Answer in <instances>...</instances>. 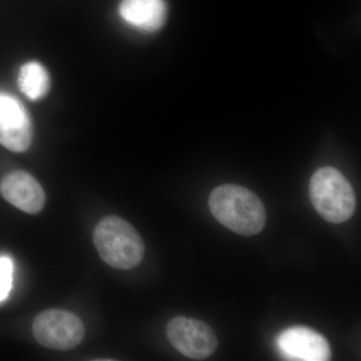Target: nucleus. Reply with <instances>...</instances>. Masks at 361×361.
Masks as SVG:
<instances>
[{
	"mask_svg": "<svg viewBox=\"0 0 361 361\" xmlns=\"http://www.w3.org/2000/svg\"><path fill=\"white\" fill-rule=\"evenodd\" d=\"M209 208L220 224L242 236L257 235L267 221L263 202L257 195L239 185L215 188L209 198Z\"/></svg>",
	"mask_w": 361,
	"mask_h": 361,
	"instance_id": "obj_1",
	"label": "nucleus"
},
{
	"mask_svg": "<svg viewBox=\"0 0 361 361\" xmlns=\"http://www.w3.org/2000/svg\"><path fill=\"white\" fill-rule=\"evenodd\" d=\"M94 243L99 256L116 269H132L141 263L145 244L141 235L128 221L109 216L94 228Z\"/></svg>",
	"mask_w": 361,
	"mask_h": 361,
	"instance_id": "obj_2",
	"label": "nucleus"
},
{
	"mask_svg": "<svg viewBox=\"0 0 361 361\" xmlns=\"http://www.w3.org/2000/svg\"><path fill=\"white\" fill-rule=\"evenodd\" d=\"M310 197L316 212L327 222L341 224L355 212V190L336 168L322 167L316 171L310 180Z\"/></svg>",
	"mask_w": 361,
	"mask_h": 361,
	"instance_id": "obj_3",
	"label": "nucleus"
},
{
	"mask_svg": "<svg viewBox=\"0 0 361 361\" xmlns=\"http://www.w3.org/2000/svg\"><path fill=\"white\" fill-rule=\"evenodd\" d=\"M33 336L40 345L56 350L77 348L85 337L82 320L70 311L45 310L35 317Z\"/></svg>",
	"mask_w": 361,
	"mask_h": 361,
	"instance_id": "obj_4",
	"label": "nucleus"
},
{
	"mask_svg": "<svg viewBox=\"0 0 361 361\" xmlns=\"http://www.w3.org/2000/svg\"><path fill=\"white\" fill-rule=\"evenodd\" d=\"M166 334L169 341L183 355L192 360L210 357L218 348V339L207 323L194 318L177 316L169 322Z\"/></svg>",
	"mask_w": 361,
	"mask_h": 361,
	"instance_id": "obj_5",
	"label": "nucleus"
},
{
	"mask_svg": "<svg viewBox=\"0 0 361 361\" xmlns=\"http://www.w3.org/2000/svg\"><path fill=\"white\" fill-rule=\"evenodd\" d=\"M32 126L25 106L16 97L0 92V144L23 153L32 142Z\"/></svg>",
	"mask_w": 361,
	"mask_h": 361,
	"instance_id": "obj_6",
	"label": "nucleus"
},
{
	"mask_svg": "<svg viewBox=\"0 0 361 361\" xmlns=\"http://www.w3.org/2000/svg\"><path fill=\"white\" fill-rule=\"evenodd\" d=\"M278 350L288 360L325 361L331 357L329 341L319 332L305 326L283 330L276 338Z\"/></svg>",
	"mask_w": 361,
	"mask_h": 361,
	"instance_id": "obj_7",
	"label": "nucleus"
},
{
	"mask_svg": "<svg viewBox=\"0 0 361 361\" xmlns=\"http://www.w3.org/2000/svg\"><path fill=\"white\" fill-rule=\"evenodd\" d=\"M0 194L14 207L28 214L44 209L45 194L32 175L23 171L9 173L0 182Z\"/></svg>",
	"mask_w": 361,
	"mask_h": 361,
	"instance_id": "obj_8",
	"label": "nucleus"
},
{
	"mask_svg": "<svg viewBox=\"0 0 361 361\" xmlns=\"http://www.w3.org/2000/svg\"><path fill=\"white\" fill-rule=\"evenodd\" d=\"M118 11L126 23L144 32L160 30L167 18L164 0H122Z\"/></svg>",
	"mask_w": 361,
	"mask_h": 361,
	"instance_id": "obj_9",
	"label": "nucleus"
},
{
	"mask_svg": "<svg viewBox=\"0 0 361 361\" xmlns=\"http://www.w3.org/2000/svg\"><path fill=\"white\" fill-rule=\"evenodd\" d=\"M18 85L28 99H42L49 92V73L39 63L30 61L20 68Z\"/></svg>",
	"mask_w": 361,
	"mask_h": 361,
	"instance_id": "obj_10",
	"label": "nucleus"
},
{
	"mask_svg": "<svg viewBox=\"0 0 361 361\" xmlns=\"http://www.w3.org/2000/svg\"><path fill=\"white\" fill-rule=\"evenodd\" d=\"M13 263L7 256L0 257V301L7 298L13 283Z\"/></svg>",
	"mask_w": 361,
	"mask_h": 361,
	"instance_id": "obj_11",
	"label": "nucleus"
}]
</instances>
